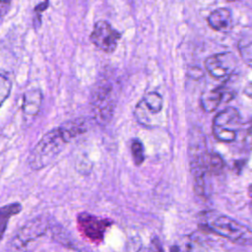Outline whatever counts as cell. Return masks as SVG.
I'll return each mask as SVG.
<instances>
[{
	"instance_id": "cell-11",
	"label": "cell",
	"mask_w": 252,
	"mask_h": 252,
	"mask_svg": "<svg viewBox=\"0 0 252 252\" xmlns=\"http://www.w3.org/2000/svg\"><path fill=\"white\" fill-rule=\"evenodd\" d=\"M209 26L217 32H226L232 28L231 11L227 8H218L211 12L207 18Z\"/></svg>"
},
{
	"instance_id": "cell-13",
	"label": "cell",
	"mask_w": 252,
	"mask_h": 252,
	"mask_svg": "<svg viewBox=\"0 0 252 252\" xmlns=\"http://www.w3.org/2000/svg\"><path fill=\"white\" fill-rule=\"evenodd\" d=\"M226 92L222 87H218L215 89L207 90L203 92L200 97V103L202 108L206 112L215 111L220 102L224 99Z\"/></svg>"
},
{
	"instance_id": "cell-3",
	"label": "cell",
	"mask_w": 252,
	"mask_h": 252,
	"mask_svg": "<svg viewBox=\"0 0 252 252\" xmlns=\"http://www.w3.org/2000/svg\"><path fill=\"white\" fill-rule=\"evenodd\" d=\"M201 220L207 229L233 242L244 239L249 232L247 227L236 220L216 211L203 212Z\"/></svg>"
},
{
	"instance_id": "cell-7",
	"label": "cell",
	"mask_w": 252,
	"mask_h": 252,
	"mask_svg": "<svg viewBox=\"0 0 252 252\" xmlns=\"http://www.w3.org/2000/svg\"><path fill=\"white\" fill-rule=\"evenodd\" d=\"M205 69L215 79L229 77L237 67V59L231 52H220L206 58Z\"/></svg>"
},
{
	"instance_id": "cell-14",
	"label": "cell",
	"mask_w": 252,
	"mask_h": 252,
	"mask_svg": "<svg viewBox=\"0 0 252 252\" xmlns=\"http://www.w3.org/2000/svg\"><path fill=\"white\" fill-rule=\"evenodd\" d=\"M22 210V206L19 203H12L9 205H6L4 207L1 208V233L3 234L5 231V227H6V223H7V220L14 215H17L21 212Z\"/></svg>"
},
{
	"instance_id": "cell-21",
	"label": "cell",
	"mask_w": 252,
	"mask_h": 252,
	"mask_svg": "<svg viewBox=\"0 0 252 252\" xmlns=\"http://www.w3.org/2000/svg\"><path fill=\"white\" fill-rule=\"evenodd\" d=\"M226 1H228V2H233V1H237V0H226Z\"/></svg>"
},
{
	"instance_id": "cell-9",
	"label": "cell",
	"mask_w": 252,
	"mask_h": 252,
	"mask_svg": "<svg viewBox=\"0 0 252 252\" xmlns=\"http://www.w3.org/2000/svg\"><path fill=\"white\" fill-rule=\"evenodd\" d=\"M93 105L96 119L100 122L108 121L112 114L113 108L110 90L108 88H105L104 86L100 87L99 90L94 93Z\"/></svg>"
},
{
	"instance_id": "cell-2",
	"label": "cell",
	"mask_w": 252,
	"mask_h": 252,
	"mask_svg": "<svg viewBox=\"0 0 252 252\" xmlns=\"http://www.w3.org/2000/svg\"><path fill=\"white\" fill-rule=\"evenodd\" d=\"M188 156L195 189L199 195L206 196V177L210 173L208 167L209 153L205 149L204 137L199 129H192L189 137Z\"/></svg>"
},
{
	"instance_id": "cell-12",
	"label": "cell",
	"mask_w": 252,
	"mask_h": 252,
	"mask_svg": "<svg viewBox=\"0 0 252 252\" xmlns=\"http://www.w3.org/2000/svg\"><path fill=\"white\" fill-rule=\"evenodd\" d=\"M42 93L39 89H31L23 94L22 109L26 116L37 115L42 103Z\"/></svg>"
},
{
	"instance_id": "cell-6",
	"label": "cell",
	"mask_w": 252,
	"mask_h": 252,
	"mask_svg": "<svg viewBox=\"0 0 252 252\" xmlns=\"http://www.w3.org/2000/svg\"><path fill=\"white\" fill-rule=\"evenodd\" d=\"M122 33L104 20L96 21L90 35L91 42L99 50L111 54L116 50Z\"/></svg>"
},
{
	"instance_id": "cell-15",
	"label": "cell",
	"mask_w": 252,
	"mask_h": 252,
	"mask_svg": "<svg viewBox=\"0 0 252 252\" xmlns=\"http://www.w3.org/2000/svg\"><path fill=\"white\" fill-rule=\"evenodd\" d=\"M131 153H132V158H133L134 163L136 165H141L145 160V152H144L143 144L139 140L135 139L132 141Z\"/></svg>"
},
{
	"instance_id": "cell-17",
	"label": "cell",
	"mask_w": 252,
	"mask_h": 252,
	"mask_svg": "<svg viewBox=\"0 0 252 252\" xmlns=\"http://www.w3.org/2000/svg\"><path fill=\"white\" fill-rule=\"evenodd\" d=\"M239 51L246 64H249L252 67V42H247L245 44L243 41L239 42Z\"/></svg>"
},
{
	"instance_id": "cell-10",
	"label": "cell",
	"mask_w": 252,
	"mask_h": 252,
	"mask_svg": "<svg viewBox=\"0 0 252 252\" xmlns=\"http://www.w3.org/2000/svg\"><path fill=\"white\" fill-rule=\"evenodd\" d=\"M78 220L85 233L94 240H101L106 227L109 225L104 220H99L88 214L81 215L78 218Z\"/></svg>"
},
{
	"instance_id": "cell-1",
	"label": "cell",
	"mask_w": 252,
	"mask_h": 252,
	"mask_svg": "<svg viewBox=\"0 0 252 252\" xmlns=\"http://www.w3.org/2000/svg\"><path fill=\"white\" fill-rule=\"evenodd\" d=\"M72 139L61 125L45 133L32 150L28 163L34 170L42 169L51 163Z\"/></svg>"
},
{
	"instance_id": "cell-19",
	"label": "cell",
	"mask_w": 252,
	"mask_h": 252,
	"mask_svg": "<svg viewBox=\"0 0 252 252\" xmlns=\"http://www.w3.org/2000/svg\"><path fill=\"white\" fill-rule=\"evenodd\" d=\"M243 93L246 96H248L251 100H252V82L248 83L245 87H244V90H243Z\"/></svg>"
},
{
	"instance_id": "cell-16",
	"label": "cell",
	"mask_w": 252,
	"mask_h": 252,
	"mask_svg": "<svg viewBox=\"0 0 252 252\" xmlns=\"http://www.w3.org/2000/svg\"><path fill=\"white\" fill-rule=\"evenodd\" d=\"M12 90V82L9 79L8 76H6L4 73L1 74L0 77V102L3 103L8 96L10 95Z\"/></svg>"
},
{
	"instance_id": "cell-4",
	"label": "cell",
	"mask_w": 252,
	"mask_h": 252,
	"mask_svg": "<svg viewBox=\"0 0 252 252\" xmlns=\"http://www.w3.org/2000/svg\"><path fill=\"white\" fill-rule=\"evenodd\" d=\"M240 127L241 116L239 111L234 107H226L214 117L212 129L218 141L231 143L235 140Z\"/></svg>"
},
{
	"instance_id": "cell-5",
	"label": "cell",
	"mask_w": 252,
	"mask_h": 252,
	"mask_svg": "<svg viewBox=\"0 0 252 252\" xmlns=\"http://www.w3.org/2000/svg\"><path fill=\"white\" fill-rule=\"evenodd\" d=\"M163 108V98L158 92H149L138 101L134 109L137 122L145 127L153 128L158 125V116Z\"/></svg>"
},
{
	"instance_id": "cell-8",
	"label": "cell",
	"mask_w": 252,
	"mask_h": 252,
	"mask_svg": "<svg viewBox=\"0 0 252 252\" xmlns=\"http://www.w3.org/2000/svg\"><path fill=\"white\" fill-rule=\"evenodd\" d=\"M47 228L46 222L41 218H36L30 220L16 233L12 239V246L14 249H24L30 243L35 241L42 236Z\"/></svg>"
},
{
	"instance_id": "cell-18",
	"label": "cell",
	"mask_w": 252,
	"mask_h": 252,
	"mask_svg": "<svg viewBox=\"0 0 252 252\" xmlns=\"http://www.w3.org/2000/svg\"><path fill=\"white\" fill-rule=\"evenodd\" d=\"M245 142H246L247 147L252 149V124H251V126L249 127V129L247 131V134H246V137H245Z\"/></svg>"
},
{
	"instance_id": "cell-20",
	"label": "cell",
	"mask_w": 252,
	"mask_h": 252,
	"mask_svg": "<svg viewBox=\"0 0 252 252\" xmlns=\"http://www.w3.org/2000/svg\"><path fill=\"white\" fill-rule=\"evenodd\" d=\"M248 194H249V196L252 198V183L249 185V187H248Z\"/></svg>"
}]
</instances>
